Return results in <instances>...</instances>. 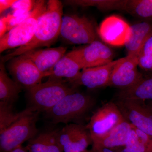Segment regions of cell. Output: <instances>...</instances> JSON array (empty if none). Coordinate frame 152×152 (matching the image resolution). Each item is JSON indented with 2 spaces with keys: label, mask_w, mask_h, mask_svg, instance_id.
<instances>
[{
  "label": "cell",
  "mask_w": 152,
  "mask_h": 152,
  "mask_svg": "<svg viewBox=\"0 0 152 152\" xmlns=\"http://www.w3.org/2000/svg\"><path fill=\"white\" fill-rule=\"evenodd\" d=\"M125 120L115 103L109 102L95 112L86 127L92 139L103 135Z\"/></svg>",
  "instance_id": "ba28073f"
},
{
  "label": "cell",
  "mask_w": 152,
  "mask_h": 152,
  "mask_svg": "<svg viewBox=\"0 0 152 152\" xmlns=\"http://www.w3.org/2000/svg\"><path fill=\"white\" fill-rule=\"evenodd\" d=\"M10 152H29L25 148H24L21 146L18 147L16 148L15 149L12 150Z\"/></svg>",
  "instance_id": "f1b7e54d"
},
{
  "label": "cell",
  "mask_w": 152,
  "mask_h": 152,
  "mask_svg": "<svg viewBox=\"0 0 152 152\" xmlns=\"http://www.w3.org/2000/svg\"><path fill=\"white\" fill-rule=\"evenodd\" d=\"M82 68L78 62L69 53L65 55L55 65L50 72L48 73V77L53 78L65 80L75 77L81 72Z\"/></svg>",
  "instance_id": "ffe728a7"
},
{
  "label": "cell",
  "mask_w": 152,
  "mask_h": 152,
  "mask_svg": "<svg viewBox=\"0 0 152 152\" xmlns=\"http://www.w3.org/2000/svg\"><path fill=\"white\" fill-rule=\"evenodd\" d=\"M12 17V14H9L7 16L0 19V38L2 37L7 32L9 22Z\"/></svg>",
  "instance_id": "484cf974"
},
{
  "label": "cell",
  "mask_w": 152,
  "mask_h": 152,
  "mask_svg": "<svg viewBox=\"0 0 152 152\" xmlns=\"http://www.w3.org/2000/svg\"><path fill=\"white\" fill-rule=\"evenodd\" d=\"M39 112L32 107L15 113L12 105L0 103V148L10 152L35 137Z\"/></svg>",
  "instance_id": "6da1fadb"
},
{
  "label": "cell",
  "mask_w": 152,
  "mask_h": 152,
  "mask_svg": "<svg viewBox=\"0 0 152 152\" xmlns=\"http://www.w3.org/2000/svg\"><path fill=\"white\" fill-rule=\"evenodd\" d=\"M26 148L29 152H64L58 142L56 131L41 133L30 140Z\"/></svg>",
  "instance_id": "d6986e66"
},
{
  "label": "cell",
  "mask_w": 152,
  "mask_h": 152,
  "mask_svg": "<svg viewBox=\"0 0 152 152\" xmlns=\"http://www.w3.org/2000/svg\"><path fill=\"white\" fill-rule=\"evenodd\" d=\"M136 56H127L120 58L114 68L107 87L125 89L132 86L143 76L138 69Z\"/></svg>",
  "instance_id": "7c38bea8"
},
{
  "label": "cell",
  "mask_w": 152,
  "mask_h": 152,
  "mask_svg": "<svg viewBox=\"0 0 152 152\" xmlns=\"http://www.w3.org/2000/svg\"><path fill=\"white\" fill-rule=\"evenodd\" d=\"M137 58L139 67L144 71L152 73V33L140 49Z\"/></svg>",
  "instance_id": "cb8c5ba5"
},
{
  "label": "cell",
  "mask_w": 152,
  "mask_h": 152,
  "mask_svg": "<svg viewBox=\"0 0 152 152\" xmlns=\"http://www.w3.org/2000/svg\"><path fill=\"white\" fill-rule=\"evenodd\" d=\"M66 48L59 47L32 50L23 54L31 60L41 72L46 75L65 55Z\"/></svg>",
  "instance_id": "9a60e30c"
},
{
  "label": "cell",
  "mask_w": 152,
  "mask_h": 152,
  "mask_svg": "<svg viewBox=\"0 0 152 152\" xmlns=\"http://www.w3.org/2000/svg\"><path fill=\"white\" fill-rule=\"evenodd\" d=\"M65 80L49 77L28 90L31 107L38 112L46 113L67 95L77 91L76 87Z\"/></svg>",
  "instance_id": "3957f363"
},
{
  "label": "cell",
  "mask_w": 152,
  "mask_h": 152,
  "mask_svg": "<svg viewBox=\"0 0 152 152\" xmlns=\"http://www.w3.org/2000/svg\"><path fill=\"white\" fill-rule=\"evenodd\" d=\"M143 19L152 18V0H126L124 10Z\"/></svg>",
  "instance_id": "603a6c76"
},
{
  "label": "cell",
  "mask_w": 152,
  "mask_h": 152,
  "mask_svg": "<svg viewBox=\"0 0 152 152\" xmlns=\"http://www.w3.org/2000/svg\"><path fill=\"white\" fill-rule=\"evenodd\" d=\"M36 1L34 0H16L11 7V14L13 17H17L28 13L34 7Z\"/></svg>",
  "instance_id": "d4e9b609"
},
{
  "label": "cell",
  "mask_w": 152,
  "mask_h": 152,
  "mask_svg": "<svg viewBox=\"0 0 152 152\" xmlns=\"http://www.w3.org/2000/svg\"><path fill=\"white\" fill-rule=\"evenodd\" d=\"M152 33L151 22H140L130 26L129 35L124 45L127 56H137L144 43Z\"/></svg>",
  "instance_id": "e0dca14e"
},
{
  "label": "cell",
  "mask_w": 152,
  "mask_h": 152,
  "mask_svg": "<svg viewBox=\"0 0 152 152\" xmlns=\"http://www.w3.org/2000/svg\"><path fill=\"white\" fill-rule=\"evenodd\" d=\"M58 142L64 152H85L92 143L91 135L86 127L80 124L66 125L57 131Z\"/></svg>",
  "instance_id": "8fae6325"
},
{
  "label": "cell",
  "mask_w": 152,
  "mask_h": 152,
  "mask_svg": "<svg viewBox=\"0 0 152 152\" xmlns=\"http://www.w3.org/2000/svg\"><path fill=\"white\" fill-rule=\"evenodd\" d=\"M125 0H69L64 1L66 5L94 7L103 11H123Z\"/></svg>",
  "instance_id": "7402d4cb"
},
{
  "label": "cell",
  "mask_w": 152,
  "mask_h": 152,
  "mask_svg": "<svg viewBox=\"0 0 152 152\" xmlns=\"http://www.w3.org/2000/svg\"><path fill=\"white\" fill-rule=\"evenodd\" d=\"M63 17L62 3L58 0L47 2L46 9L38 20L31 40L26 45L16 48L1 58L3 63L30 50L43 47L49 48L60 35Z\"/></svg>",
  "instance_id": "7a4b0ae2"
},
{
  "label": "cell",
  "mask_w": 152,
  "mask_h": 152,
  "mask_svg": "<svg viewBox=\"0 0 152 152\" xmlns=\"http://www.w3.org/2000/svg\"><path fill=\"white\" fill-rule=\"evenodd\" d=\"M123 116L134 127L152 137V105L140 101L117 99Z\"/></svg>",
  "instance_id": "52a82bcc"
},
{
  "label": "cell",
  "mask_w": 152,
  "mask_h": 152,
  "mask_svg": "<svg viewBox=\"0 0 152 152\" xmlns=\"http://www.w3.org/2000/svg\"><path fill=\"white\" fill-rule=\"evenodd\" d=\"M22 88L10 77L3 63L0 65V103L12 105L18 97Z\"/></svg>",
  "instance_id": "44dd1931"
},
{
  "label": "cell",
  "mask_w": 152,
  "mask_h": 152,
  "mask_svg": "<svg viewBox=\"0 0 152 152\" xmlns=\"http://www.w3.org/2000/svg\"><path fill=\"white\" fill-rule=\"evenodd\" d=\"M7 68L14 80L22 88L28 90L40 83L42 79L47 77L31 60L23 55L10 60Z\"/></svg>",
  "instance_id": "30bf717a"
},
{
  "label": "cell",
  "mask_w": 152,
  "mask_h": 152,
  "mask_svg": "<svg viewBox=\"0 0 152 152\" xmlns=\"http://www.w3.org/2000/svg\"><path fill=\"white\" fill-rule=\"evenodd\" d=\"M47 2L37 0L31 15L20 24L0 38L1 53L9 49L18 48L31 40L35 32L38 20L46 9Z\"/></svg>",
  "instance_id": "5b68a950"
},
{
  "label": "cell",
  "mask_w": 152,
  "mask_h": 152,
  "mask_svg": "<svg viewBox=\"0 0 152 152\" xmlns=\"http://www.w3.org/2000/svg\"><path fill=\"white\" fill-rule=\"evenodd\" d=\"M16 0H1L0 1V13L7 10L15 2Z\"/></svg>",
  "instance_id": "4316f807"
},
{
  "label": "cell",
  "mask_w": 152,
  "mask_h": 152,
  "mask_svg": "<svg viewBox=\"0 0 152 152\" xmlns=\"http://www.w3.org/2000/svg\"><path fill=\"white\" fill-rule=\"evenodd\" d=\"M69 53L78 62L82 69L104 65L113 61V50L98 40Z\"/></svg>",
  "instance_id": "9c48e42d"
},
{
  "label": "cell",
  "mask_w": 152,
  "mask_h": 152,
  "mask_svg": "<svg viewBox=\"0 0 152 152\" xmlns=\"http://www.w3.org/2000/svg\"><path fill=\"white\" fill-rule=\"evenodd\" d=\"M132 129V125L125 120L103 135L92 139L93 149L125 147Z\"/></svg>",
  "instance_id": "2e32d148"
},
{
  "label": "cell",
  "mask_w": 152,
  "mask_h": 152,
  "mask_svg": "<svg viewBox=\"0 0 152 152\" xmlns=\"http://www.w3.org/2000/svg\"><path fill=\"white\" fill-rule=\"evenodd\" d=\"M119 152H136L134 151H133L132 150L129 149L127 148L124 147V148L122 149L121 150H120Z\"/></svg>",
  "instance_id": "f546056e"
},
{
  "label": "cell",
  "mask_w": 152,
  "mask_h": 152,
  "mask_svg": "<svg viewBox=\"0 0 152 152\" xmlns=\"http://www.w3.org/2000/svg\"><path fill=\"white\" fill-rule=\"evenodd\" d=\"M120 60L104 65L83 69L75 77L66 81L75 87L83 86L94 89L107 87L114 68Z\"/></svg>",
  "instance_id": "4fadbf2b"
},
{
  "label": "cell",
  "mask_w": 152,
  "mask_h": 152,
  "mask_svg": "<svg viewBox=\"0 0 152 152\" xmlns=\"http://www.w3.org/2000/svg\"><path fill=\"white\" fill-rule=\"evenodd\" d=\"M151 104L152 105V102H151Z\"/></svg>",
  "instance_id": "4dcf8cb0"
},
{
  "label": "cell",
  "mask_w": 152,
  "mask_h": 152,
  "mask_svg": "<svg viewBox=\"0 0 152 152\" xmlns=\"http://www.w3.org/2000/svg\"><path fill=\"white\" fill-rule=\"evenodd\" d=\"M87 152V151H86V152Z\"/></svg>",
  "instance_id": "1f68e13d"
},
{
  "label": "cell",
  "mask_w": 152,
  "mask_h": 152,
  "mask_svg": "<svg viewBox=\"0 0 152 152\" xmlns=\"http://www.w3.org/2000/svg\"><path fill=\"white\" fill-rule=\"evenodd\" d=\"M94 152H115L112 149L106 148H99L93 149Z\"/></svg>",
  "instance_id": "83f0119b"
},
{
  "label": "cell",
  "mask_w": 152,
  "mask_h": 152,
  "mask_svg": "<svg viewBox=\"0 0 152 152\" xmlns=\"http://www.w3.org/2000/svg\"><path fill=\"white\" fill-rule=\"evenodd\" d=\"M130 26L119 17L106 18L100 25L99 34L102 40L110 45L124 46L129 32Z\"/></svg>",
  "instance_id": "5bb4252c"
},
{
  "label": "cell",
  "mask_w": 152,
  "mask_h": 152,
  "mask_svg": "<svg viewBox=\"0 0 152 152\" xmlns=\"http://www.w3.org/2000/svg\"><path fill=\"white\" fill-rule=\"evenodd\" d=\"M118 99L152 102V74L144 75L132 86L121 90Z\"/></svg>",
  "instance_id": "ac0fdd59"
},
{
  "label": "cell",
  "mask_w": 152,
  "mask_h": 152,
  "mask_svg": "<svg viewBox=\"0 0 152 152\" xmlns=\"http://www.w3.org/2000/svg\"><path fill=\"white\" fill-rule=\"evenodd\" d=\"M94 104L91 97L76 91L66 96L46 113L53 124L66 125L80 119Z\"/></svg>",
  "instance_id": "277c9868"
},
{
  "label": "cell",
  "mask_w": 152,
  "mask_h": 152,
  "mask_svg": "<svg viewBox=\"0 0 152 152\" xmlns=\"http://www.w3.org/2000/svg\"><path fill=\"white\" fill-rule=\"evenodd\" d=\"M60 36L71 44L88 45L97 40L92 23L86 17L77 15L63 16Z\"/></svg>",
  "instance_id": "8992f818"
}]
</instances>
